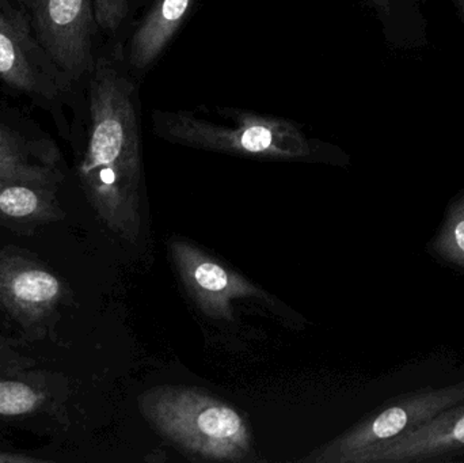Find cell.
<instances>
[{
	"label": "cell",
	"mask_w": 464,
	"mask_h": 463,
	"mask_svg": "<svg viewBox=\"0 0 464 463\" xmlns=\"http://www.w3.org/2000/svg\"><path fill=\"white\" fill-rule=\"evenodd\" d=\"M89 78V138L79 177L106 225L133 239L143 179L138 87L111 56L98 57Z\"/></svg>",
	"instance_id": "cell-1"
},
{
	"label": "cell",
	"mask_w": 464,
	"mask_h": 463,
	"mask_svg": "<svg viewBox=\"0 0 464 463\" xmlns=\"http://www.w3.org/2000/svg\"><path fill=\"white\" fill-rule=\"evenodd\" d=\"M144 419L189 456L217 462H242L251 454V435L235 408L187 386H158L141 394Z\"/></svg>",
	"instance_id": "cell-2"
},
{
	"label": "cell",
	"mask_w": 464,
	"mask_h": 463,
	"mask_svg": "<svg viewBox=\"0 0 464 463\" xmlns=\"http://www.w3.org/2000/svg\"><path fill=\"white\" fill-rule=\"evenodd\" d=\"M219 111L231 120V125L208 121L189 111H157L152 122L155 133L171 143L223 154L296 160L313 151L310 139L291 120L237 109Z\"/></svg>",
	"instance_id": "cell-3"
},
{
	"label": "cell",
	"mask_w": 464,
	"mask_h": 463,
	"mask_svg": "<svg viewBox=\"0 0 464 463\" xmlns=\"http://www.w3.org/2000/svg\"><path fill=\"white\" fill-rule=\"evenodd\" d=\"M0 10L33 35L71 86L89 78L100 30L94 0H0Z\"/></svg>",
	"instance_id": "cell-4"
},
{
	"label": "cell",
	"mask_w": 464,
	"mask_h": 463,
	"mask_svg": "<svg viewBox=\"0 0 464 463\" xmlns=\"http://www.w3.org/2000/svg\"><path fill=\"white\" fill-rule=\"evenodd\" d=\"M460 402H464V381L446 388L420 389L402 394L303 461L349 463L367 449L389 442Z\"/></svg>",
	"instance_id": "cell-5"
},
{
	"label": "cell",
	"mask_w": 464,
	"mask_h": 463,
	"mask_svg": "<svg viewBox=\"0 0 464 463\" xmlns=\"http://www.w3.org/2000/svg\"><path fill=\"white\" fill-rule=\"evenodd\" d=\"M170 250L188 293L208 317L230 323L234 318L232 302L237 299L269 301L261 288L192 244L174 239Z\"/></svg>",
	"instance_id": "cell-6"
},
{
	"label": "cell",
	"mask_w": 464,
	"mask_h": 463,
	"mask_svg": "<svg viewBox=\"0 0 464 463\" xmlns=\"http://www.w3.org/2000/svg\"><path fill=\"white\" fill-rule=\"evenodd\" d=\"M0 79L35 100L54 102L72 89L33 35L0 10Z\"/></svg>",
	"instance_id": "cell-7"
},
{
	"label": "cell",
	"mask_w": 464,
	"mask_h": 463,
	"mask_svg": "<svg viewBox=\"0 0 464 463\" xmlns=\"http://www.w3.org/2000/svg\"><path fill=\"white\" fill-rule=\"evenodd\" d=\"M463 454L464 402H460L389 442L367 449L349 463L451 462Z\"/></svg>",
	"instance_id": "cell-8"
},
{
	"label": "cell",
	"mask_w": 464,
	"mask_h": 463,
	"mask_svg": "<svg viewBox=\"0 0 464 463\" xmlns=\"http://www.w3.org/2000/svg\"><path fill=\"white\" fill-rule=\"evenodd\" d=\"M195 0H155L136 27L128 46V65L144 71L168 48L189 15Z\"/></svg>",
	"instance_id": "cell-9"
},
{
	"label": "cell",
	"mask_w": 464,
	"mask_h": 463,
	"mask_svg": "<svg viewBox=\"0 0 464 463\" xmlns=\"http://www.w3.org/2000/svg\"><path fill=\"white\" fill-rule=\"evenodd\" d=\"M62 294L56 276L32 265L8 266L0 274V298L16 312L43 313Z\"/></svg>",
	"instance_id": "cell-10"
},
{
	"label": "cell",
	"mask_w": 464,
	"mask_h": 463,
	"mask_svg": "<svg viewBox=\"0 0 464 463\" xmlns=\"http://www.w3.org/2000/svg\"><path fill=\"white\" fill-rule=\"evenodd\" d=\"M48 185L0 179V217L8 219H43L53 214V196Z\"/></svg>",
	"instance_id": "cell-11"
},
{
	"label": "cell",
	"mask_w": 464,
	"mask_h": 463,
	"mask_svg": "<svg viewBox=\"0 0 464 463\" xmlns=\"http://www.w3.org/2000/svg\"><path fill=\"white\" fill-rule=\"evenodd\" d=\"M428 249L446 263L464 269V192L450 203L446 217Z\"/></svg>",
	"instance_id": "cell-12"
},
{
	"label": "cell",
	"mask_w": 464,
	"mask_h": 463,
	"mask_svg": "<svg viewBox=\"0 0 464 463\" xmlns=\"http://www.w3.org/2000/svg\"><path fill=\"white\" fill-rule=\"evenodd\" d=\"M54 147L34 143L21 133L0 124V159L21 166H51L53 168Z\"/></svg>",
	"instance_id": "cell-13"
},
{
	"label": "cell",
	"mask_w": 464,
	"mask_h": 463,
	"mask_svg": "<svg viewBox=\"0 0 464 463\" xmlns=\"http://www.w3.org/2000/svg\"><path fill=\"white\" fill-rule=\"evenodd\" d=\"M40 396L30 386L19 382H0V415L18 416L32 412Z\"/></svg>",
	"instance_id": "cell-14"
},
{
	"label": "cell",
	"mask_w": 464,
	"mask_h": 463,
	"mask_svg": "<svg viewBox=\"0 0 464 463\" xmlns=\"http://www.w3.org/2000/svg\"><path fill=\"white\" fill-rule=\"evenodd\" d=\"M130 14V0H94V15L98 29L116 34Z\"/></svg>",
	"instance_id": "cell-15"
},
{
	"label": "cell",
	"mask_w": 464,
	"mask_h": 463,
	"mask_svg": "<svg viewBox=\"0 0 464 463\" xmlns=\"http://www.w3.org/2000/svg\"><path fill=\"white\" fill-rule=\"evenodd\" d=\"M0 179L33 182V184L52 185L54 179L51 166H21L0 159Z\"/></svg>",
	"instance_id": "cell-16"
},
{
	"label": "cell",
	"mask_w": 464,
	"mask_h": 463,
	"mask_svg": "<svg viewBox=\"0 0 464 463\" xmlns=\"http://www.w3.org/2000/svg\"><path fill=\"white\" fill-rule=\"evenodd\" d=\"M34 461V459L29 458H19V457H8V456H0V463L3 462H30Z\"/></svg>",
	"instance_id": "cell-17"
},
{
	"label": "cell",
	"mask_w": 464,
	"mask_h": 463,
	"mask_svg": "<svg viewBox=\"0 0 464 463\" xmlns=\"http://www.w3.org/2000/svg\"><path fill=\"white\" fill-rule=\"evenodd\" d=\"M458 5L460 7V11H462V14L464 15V0H457Z\"/></svg>",
	"instance_id": "cell-18"
},
{
	"label": "cell",
	"mask_w": 464,
	"mask_h": 463,
	"mask_svg": "<svg viewBox=\"0 0 464 463\" xmlns=\"http://www.w3.org/2000/svg\"><path fill=\"white\" fill-rule=\"evenodd\" d=\"M136 2H138V3H143V2H144V0H136Z\"/></svg>",
	"instance_id": "cell-19"
}]
</instances>
